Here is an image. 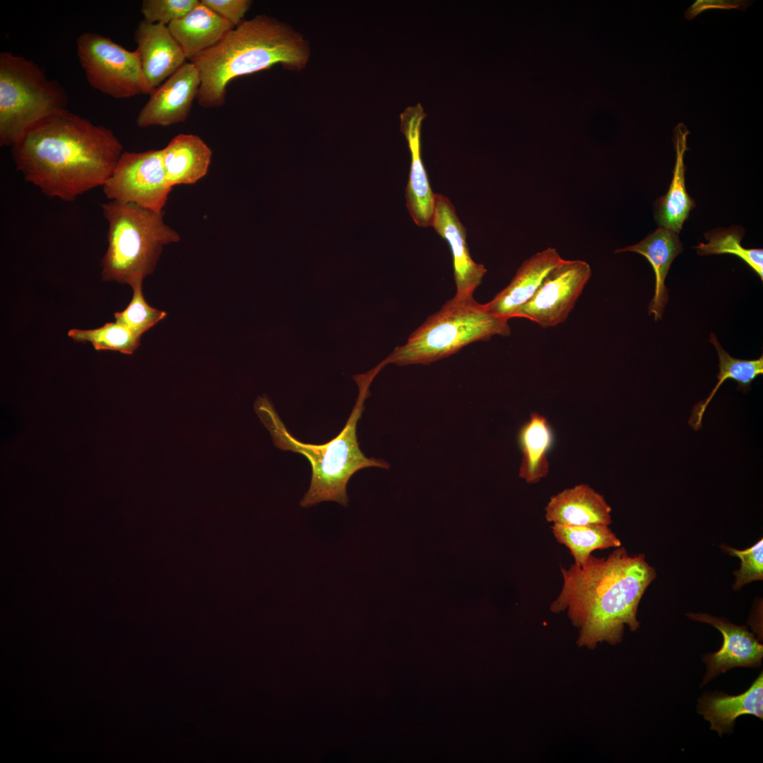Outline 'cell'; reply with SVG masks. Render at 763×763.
I'll return each instance as SVG.
<instances>
[{
    "mask_svg": "<svg viewBox=\"0 0 763 763\" xmlns=\"http://www.w3.org/2000/svg\"><path fill=\"white\" fill-rule=\"evenodd\" d=\"M162 162L170 185L193 184L208 172L212 151L198 136L180 134L162 149Z\"/></svg>",
    "mask_w": 763,
    "mask_h": 763,
    "instance_id": "cell-20",
    "label": "cell"
},
{
    "mask_svg": "<svg viewBox=\"0 0 763 763\" xmlns=\"http://www.w3.org/2000/svg\"><path fill=\"white\" fill-rule=\"evenodd\" d=\"M77 55L89 84L116 99L151 95L137 51L102 35L86 32L76 41Z\"/></svg>",
    "mask_w": 763,
    "mask_h": 763,
    "instance_id": "cell-8",
    "label": "cell"
},
{
    "mask_svg": "<svg viewBox=\"0 0 763 763\" xmlns=\"http://www.w3.org/2000/svg\"><path fill=\"white\" fill-rule=\"evenodd\" d=\"M682 246L678 233L659 227L639 242L615 251V253H638L651 265L655 274V290L648 307V314H653L656 321L662 318L668 302L665 280L673 261L682 252Z\"/></svg>",
    "mask_w": 763,
    "mask_h": 763,
    "instance_id": "cell-19",
    "label": "cell"
},
{
    "mask_svg": "<svg viewBox=\"0 0 763 763\" xmlns=\"http://www.w3.org/2000/svg\"><path fill=\"white\" fill-rule=\"evenodd\" d=\"M560 571L563 584L550 609L567 612L579 629L580 646L616 644L625 625L632 631L639 628V604L656 577L644 554L629 555L621 545L605 557L591 555L584 564L560 566Z\"/></svg>",
    "mask_w": 763,
    "mask_h": 763,
    "instance_id": "cell-2",
    "label": "cell"
},
{
    "mask_svg": "<svg viewBox=\"0 0 763 763\" xmlns=\"http://www.w3.org/2000/svg\"><path fill=\"white\" fill-rule=\"evenodd\" d=\"M134 40L143 73L154 90L187 62L166 25L143 19L137 25Z\"/></svg>",
    "mask_w": 763,
    "mask_h": 763,
    "instance_id": "cell-15",
    "label": "cell"
},
{
    "mask_svg": "<svg viewBox=\"0 0 763 763\" xmlns=\"http://www.w3.org/2000/svg\"><path fill=\"white\" fill-rule=\"evenodd\" d=\"M380 369L378 366L356 377L359 395L350 415L341 432L323 444L304 443L297 439L287 430L270 400L266 396L256 399L255 411L270 432L274 445L303 455L311 465L310 485L300 501L302 507H309L324 501H333L347 507L349 502L347 484L357 471L368 467L389 468V464L382 459L365 456L360 449L357 437V422L365 409V400L369 394V384Z\"/></svg>",
    "mask_w": 763,
    "mask_h": 763,
    "instance_id": "cell-4",
    "label": "cell"
},
{
    "mask_svg": "<svg viewBox=\"0 0 763 763\" xmlns=\"http://www.w3.org/2000/svg\"><path fill=\"white\" fill-rule=\"evenodd\" d=\"M744 230L737 226L705 233L707 243L694 247L699 255L729 254L738 256L763 280V249H747L741 244Z\"/></svg>",
    "mask_w": 763,
    "mask_h": 763,
    "instance_id": "cell-26",
    "label": "cell"
},
{
    "mask_svg": "<svg viewBox=\"0 0 763 763\" xmlns=\"http://www.w3.org/2000/svg\"><path fill=\"white\" fill-rule=\"evenodd\" d=\"M730 555L740 558V568L734 572L735 581L733 589L740 590L745 585L763 579V539L761 538L749 548L737 550L722 545Z\"/></svg>",
    "mask_w": 763,
    "mask_h": 763,
    "instance_id": "cell-29",
    "label": "cell"
},
{
    "mask_svg": "<svg viewBox=\"0 0 763 763\" xmlns=\"http://www.w3.org/2000/svg\"><path fill=\"white\" fill-rule=\"evenodd\" d=\"M509 319L491 313L473 297L454 296L430 316L384 360L398 365H427L476 341L511 333Z\"/></svg>",
    "mask_w": 763,
    "mask_h": 763,
    "instance_id": "cell-6",
    "label": "cell"
},
{
    "mask_svg": "<svg viewBox=\"0 0 763 763\" xmlns=\"http://www.w3.org/2000/svg\"><path fill=\"white\" fill-rule=\"evenodd\" d=\"M673 132L676 160L673 178L667 193L656 202L655 217L659 227L679 233L694 207V202L687 194L685 179L684 155L688 150L687 136L690 131L681 122L674 128Z\"/></svg>",
    "mask_w": 763,
    "mask_h": 763,
    "instance_id": "cell-21",
    "label": "cell"
},
{
    "mask_svg": "<svg viewBox=\"0 0 763 763\" xmlns=\"http://www.w3.org/2000/svg\"><path fill=\"white\" fill-rule=\"evenodd\" d=\"M753 2L748 0H697L685 12L687 20L693 19L709 9H740L745 11Z\"/></svg>",
    "mask_w": 763,
    "mask_h": 763,
    "instance_id": "cell-32",
    "label": "cell"
},
{
    "mask_svg": "<svg viewBox=\"0 0 763 763\" xmlns=\"http://www.w3.org/2000/svg\"><path fill=\"white\" fill-rule=\"evenodd\" d=\"M694 620L708 623L718 629L723 635L720 649L704 656L707 670L703 684L720 673L735 667H757L763 657V646L745 626H738L723 618L705 613H688Z\"/></svg>",
    "mask_w": 763,
    "mask_h": 763,
    "instance_id": "cell-14",
    "label": "cell"
},
{
    "mask_svg": "<svg viewBox=\"0 0 763 763\" xmlns=\"http://www.w3.org/2000/svg\"><path fill=\"white\" fill-rule=\"evenodd\" d=\"M591 275L581 260H564L551 270L515 317L528 319L543 328L563 323L573 309Z\"/></svg>",
    "mask_w": 763,
    "mask_h": 763,
    "instance_id": "cell-10",
    "label": "cell"
},
{
    "mask_svg": "<svg viewBox=\"0 0 763 763\" xmlns=\"http://www.w3.org/2000/svg\"><path fill=\"white\" fill-rule=\"evenodd\" d=\"M211 10L230 22L235 27L243 20L252 1L249 0H201Z\"/></svg>",
    "mask_w": 763,
    "mask_h": 763,
    "instance_id": "cell-31",
    "label": "cell"
},
{
    "mask_svg": "<svg viewBox=\"0 0 763 763\" xmlns=\"http://www.w3.org/2000/svg\"><path fill=\"white\" fill-rule=\"evenodd\" d=\"M611 511L601 494L579 484L552 496L545 507V518L553 524L609 526L613 523Z\"/></svg>",
    "mask_w": 763,
    "mask_h": 763,
    "instance_id": "cell-17",
    "label": "cell"
},
{
    "mask_svg": "<svg viewBox=\"0 0 763 763\" xmlns=\"http://www.w3.org/2000/svg\"><path fill=\"white\" fill-rule=\"evenodd\" d=\"M142 280H137L130 285L133 290L131 302L124 310L114 314L116 321L127 326L139 336L167 315L165 312L155 309L146 302L142 293Z\"/></svg>",
    "mask_w": 763,
    "mask_h": 763,
    "instance_id": "cell-28",
    "label": "cell"
},
{
    "mask_svg": "<svg viewBox=\"0 0 763 763\" xmlns=\"http://www.w3.org/2000/svg\"><path fill=\"white\" fill-rule=\"evenodd\" d=\"M123 152L110 129L67 109L34 124L12 147L24 179L47 196L64 201L103 187Z\"/></svg>",
    "mask_w": 763,
    "mask_h": 763,
    "instance_id": "cell-1",
    "label": "cell"
},
{
    "mask_svg": "<svg viewBox=\"0 0 763 763\" xmlns=\"http://www.w3.org/2000/svg\"><path fill=\"white\" fill-rule=\"evenodd\" d=\"M68 336L76 342L90 343L97 351H118L126 355L133 354L141 340V336L127 326L116 321L93 329H71Z\"/></svg>",
    "mask_w": 763,
    "mask_h": 763,
    "instance_id": "cell-27",
    "label": "cell"
},
{
    "mask_svg": "<svg viewBox=\"0 0 763 763\" xmlns=\"http://www.w3.org/2000/svg\"><path fill=\"white\" fill-rule=\"evenodd\" d=\"M431 226L449 245L456 286L454 296L473 297L487 270L483 264L472 259L466 243V230L450 200L440 194H434Z\"/></svg>",
    "mask_w": 763,
    "mask_h": 763,
    "instance_id": "cell-12",
    "label": "cell"
},
{
    "mask_svg": "<svg viewBox=\"0 0 763 763\" xmlns=\"http://www.w3.org/2000/svg\"><path fill=\"white\" fill-rule=\"evenodd\" d=\"M309 55L307 42L287 24L265 14L244 20L219 43L190 61L200 75L198 102L204 108L220 107L234 78L276 64L300 71Z\"/></svg>",
    "mask_w": 763,
    "mask_h": 763,
    "instance_id": "cell-3",
    "label": "cell"
},
{
    "mask_svg": "<svg viewBox=\"0 0 763 763\" xmlns=\"http://www.w3.org/2000/svg\"><path fill=\"white\" fill-rule=\"evenodd\" d=\"M709 341L714 345L718 357L719 372L716 375L717 384L707 398L694 407L689 424L697 430L702 427L704 412L722 384L727 379L738 382V389L748 390L752 382L763 374V356L755 360H741L732 357L721 346L716 336L711 333Z\"/></svg>",
    "mask_w": 763,
    "mask_h": 763,
    "instance_id": "cell-24",
    "label": "cell"
},
{
    "mask_svg": "<svg viewBox=\"0 0 763 763\" xmlns=\"http://www.w3.org/2000/svg\"><path fill=\"white\" fill-rule=\"evenodd\" d=\"M172 187L164 170L162 149L124 151L102 187L109 201L131 203L163 213Z\"/></svg>",
    "mask_w": 763,
    "mask_h": 763,
    "instance_id": "cell-9",
    "label": "cell"
},
{
    "mask_svg": "<svg viewBox=\"0 0 763 763\" xmlns=\"http://www.w3.org/2000/svg\"><path fill=\"white\" fill-rule=\"evenodd\" d=\"M199 2V0H144L141 11L145 20L168 25L188 13Z\"/></svg>",
    "mask_w": 763,
    "mask_h": 763,
    "instance_id": "cell-30",
    "label": "cell"
},
{
    "mask_svg": "<svg viewBox=\"0 0 763 763\" xmlns=\"http://www.w3.org/2000/svg\"><path fill=\"white\" fill-rule=\"evenodd\" d=\"M201 84L200 75L191 62H186L150 95L140 110V128L169 126L189 117Z\"/></svg>",
    "mask_w": 763,
    "mask_h": 763,
    "instance_id": "cell-11",
    "label": "cell"
},
{
    "mask_svg": "<svg viewBox=\"0 0 763 763\" xmlns=\"http://www.w3.org/2000/svg\"><path fill=\"white\" fill-rule=\"evenodd\" d=\"M187 59L191 61L219 43L235 27L200 2L167 25Z\"/></svg>",
    "mask_w": 763,
    "mask_h": 763,
    "instance_id": "cell-18",
    "label": "cell"
},
{
    "mask_svg": "<svg viewBox=\"0 0 763 763\" xmlns=\"http://www.w3.org/2000/svg\"><path fill=\"white\" fill-rule=\"evenodd\" d=\"M108 223L106 253L102 260L104 281L131 285L152 274L162 247L180 240L179 235L158 213L134 203L109 201L102 204Z\"/></svg>",
    "mask_w": 763,
    "mask_h": 763,
    "instance_id": "cell-5",
    "label": "cell"
},
{
    "mask_svg": "<svg viewBox=\"0 0 763 763\" xmlns=\"http://www.w3.org/2000/svg\"><path fill=\"white\" fill-rule=\"evenodd\" d=\"M552 533L557 541L566 546L574 564H584L596 550L621 546V541L608 525H567L554 523Z\"/></svg>",
    "mask_w": 763,
    "mask_h": 763,
    "instance_id": "cell-25",
    "label": "cell"
},
{
    "mask_svg": "<svg viewBox=\"0 0 763 763\" xmlns=\"http://www.w3.org/2000/svg\"><path fill=\"white\" fill-rule=\"evenodd\" d=\"M426 117L419 103L407 107L401 114V129L408 143L410 169L406 187V205L415 223L419 227L431 226L434 208L433 193L421 158L420 130Z\"/></svg>",
    "mask_w": 763,
    "mask_h": 763,
    "instance_id": "cell-13",
    "label": "cell"
},
{
    "mask_svg": "<svg viewBox=\"0 0 763 763\" xmlns=\"http://www.w3.org/2000/svg\"><path fill=\"white\" fill-rule=\"evenodd\" d=\"M67 95L34 61L0 53V145L11 146L34 124L66 110Z\"/></svg>",
    "mask_w": 763,
    "mask_h": 763,
    "instance_id": "cell-7",
    "label": "cell"
},
{
    "mask_svg": "<svg viewBox=\"0 0 763 763\" xmlns=\"http://www.w3.org/2000/svg\"><path fill=\"white\" fill-rule=\"evenodd\" d=\"M698 712L711 723V729L721 736L733 731L736 718L752 714L763 718V675L761 673L743 693L729 696L722 692L707 693L699 700Z\"/></svg>",
    "mask_w": 763,
    "mask_h": 763,
    "instance_id": "cell-22",
    "label": "cell"
},
{
    "mask_svg": "<svg viewBox=\"0 0 763 763\" xmlns=\"http://www.w3.org/2000/svg\"><path fill=\"white\" fill-rule=\"evenodd\" d=\"M557 250L548 247L524 261L509 285L485 304L492 314L510 319L536 292L544 278L562 260Z\"/></svg>",
    "mask_w": 763,
    "mask_h": 763,
    "instance_id": "cell-16",
    "label": "cell"
},
{
    "mask_svg": "<svg viewBox=\"0 0 763 763\" xmlns=\"http://www.w3.org/2000/svg\"><path fill=\"white\" fill-rule=\"evenodd\" d=\"M552 432L547 419L531 414L520 430L519 441L523 452L519 475L528 483H536L549 472L547 453L552 446Z\"/></svg>",
    "mask_w": 763,
    "mask_h": 763,
    "instance_id": "cell-23",
    "label": "cell"
}]
</instances>
